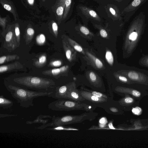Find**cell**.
I'll use <instances>...</instances> for the list:
<instances>
[{
  "mask_svg": "<svg viewBox=\"0 0 148 148\" xmlns=\"http://www.w3.org/2000/svg\"><path fill=\"white\" fill-rule=\"evenodd\" d=\"M47 62V56L46 54L41 55L37 59L34 61L33 65L38 68L44 66Z\"/></svg>",
  "mask_w": 148,
  "mask_h": 148,
  "instance_id": "ffe728a7",
  "label": "cell"
},
{
  "mask_svg": "<svg viewBox=\"0 0 148 148\" xmlns=\"http://www.w3.org/2000/svg\"><path fill=\"white\" fill-rule=\"evenodd\" d=\"M69 66L65 65L58 68H54L44 71L42 72L44 75L49 76L57 78L60 76L64 75L67 72Z\"/></svg>",
  "mask_w": 148,
  "mask_h": 148,
  "instance_id": "30bf717a",
  "label": "cell"
},
{
  "mask_svg": "<svg viewBox=\"0 0 148 148\" xmlns=\"http://www.w3.org/2000/svg\"><path fill=\"white\" fill-rule=\"evenodd\" d=\"M97 114L89 112L83 113L80 115H66L61 117L52 118V121L50 123L38 127V129H42L48 126L57 127L76 123H80L86 120L92 121L95 119Z\"/></svg>",
  "mask_w": 148,
  "mask_h": 148,
  "instance_id": "3957f363",
  "label": "cell"
},
{
  "mask_svg": "<svg viewBox=\"0 0 148 148\" xmlns=\"http://www.w3.org/2000/svg\"><path fill=\"white\" fill-rule=\"evenodd\" d=\"M62 45L66 57L70 62L75 60L76 58L77 53L68 41L64 37L62 40Z\"/></svg>",
  "mask_w": 148,
  "mask_h": 148,
  "instance_id": "8fae6325",
  "label": "cell"
},
{
  "mask_svg": "<svg viewBox=\"0 0 148 148\" xmlns=\"http://www.w3.org/2000/svg\"><path fill=\"white\" fill-rule=\"evenodd\" d=\"M87 104L81 103L71 100L58 99L49 104V109L56 111H71L79 110H85Z\"/></svg>",
  "mask_w": 148,
  "mask_h": 148,
  "instance_id": "277c9868",
  "label": "cell"
},
{
  "mask_svg": "<svg viewBox=\"0 0 148 148\" xmlns=\"http://www.w3.org/2000/svg\"><path fill=\"white\" fill-rule=\"evenodd\" d=\"M13 81L17 85L16 86L34 91L44 92L51 91L49 90H52L55 85L52 79L32 76L16 78L13 79Z\"/></svg>",
  "mask_w": 148,
  "mask_h": 148,
  "instance_id": "7a4b0ae2",
  "label": "cell"
},
{
  "mask_svg": "<svg viewBox=\"0 0 148 148\" xmlns=\"http://www.w3.org/2000/svg\"><path fill=\"white\" fill-rule=\"evenodd\" d=\"M28 3L30 5H33L34 2V0H27Z\"/></svg>",
  "mask_w": 148,
  "mask_h": 148,
  "instance_id": "60d3db41",
  "label": "cell"
},
{
  "mask_svg": "<svg viewBox=\"0 0 148 148\" xmlns=\"http://www.w3.org/2000/svg\"><path fill=\"white\" fill-rule=\"evenodd\" d=\"M81 96L85 100L94 103H102L107 102V99L99 98L91 94L89 92L86 90H79Z\"/></svg>",
  "mask_w": 148,
  "mask_h": 148,
  "instance_id": "7c38bea8",
  "label": "cell"
},
{
  "mask_svg": "<svg viewBox=\"0 0 148 148\" xmlns=\"http://www.w3.org/2000/svg\"><path fill=\"white\" fill-rule=\"evenodd\" d=\"M105 57L108 64L110 66H112L114 63V59L112 52L109 50H107L106 53Z\"/></svg>",
  "mask_w": 148,
  "mask_h": 148,
  "instance_id": "484cf974",
  "label": "cell"
},
{
  "mask_svg": "<svg viewBox=\"0 0 148 148\" xmlns=\"http://www.w3.org/2000/svg\"><path fill=\"white\" fill-rule=\"evenodd\" d=\"M80 31L85 35H89L90 33L89 30L84 26H81L79 28Z\"/></svg>",
  "mask_w": 148,
  "mask_h": 148,
  "instance_id": "e575fe53",
  "label": "cell"
},
{
  "mask_svg": "<svg viewBox=\"0 0 148 148\" xmlns=\"http://www.w3.org/2000/svg\"><path fill=\"white\" fill-rule=\"evenodd\" d=\"M128 77L130 79L133 80L143 83L144 85H146L143 79L140 78L138 74L134 71H130L128 73Z\"/></svg>",
  "mask_w": 148,
  "mask_h": 148,
  "instance_id": "603a6c76",
  "label": "cell"
},
{
  "mask_svg": "<svg viewBox=\"0 0 148 148\" xmlns=\"http://www.w3.org/2000/svg\"><path fill=\"white\" fill-rule=\"evenodd\" d=\"M132 0H115V1L118 3H122V5H123V10L129 5Z\"/></svg>",
  "mask_w": 148,
  "mask_h": 148,
  "instance_id": "1f68e13d",
  "label": "cell"
},
{
  "mask_svg": "<svg viewBox=\"0 0 148 148\" xmlns=\"http://www.w3.org/2000/svg\"><path fill=\"white\" fill-rule=\"evenodd\" d=\"M3 46L9 50H13L18 47L15 32L10 31L6 34Z\"/></svg>",
  "mask_w": 148,
  "mask_h": 148,
  "instance_id": "9c48e42d",
  "label": "cell"
},
{
  "mask_svg": "<svg viewBox=\"0 0 148 148\" xmlns=\"http://www.w3.org/2000/svg\"><path fill=\"white\" fill-rule=\"evenodd\" d=\"M66 0H58L56 9V13L59 21L62 18Z\"/></svg>",
  "mask_w": 148,
  "mask_h": 148,
  "instance_id": "e0dca14e",
  "label": "cell"
},
{
  "mask_svg": "<svg viewBox=\"0 0 148 148\" xmlns=\"http://www.w3.org/2000/svg\"><path fill=\"white\" fill-rule=\"evenodd\" d=\"M85 52L86 58L93 67L98 69L103 68V64L100 60L89 52L87 51Z\"/></svg>",
  "mask_w": 148,
  "mask_h": 148,
  "instance_id": "4fadbf2b",
  "label": "cell"
},
{
  "mask_svg": "<svg viewBox=\"0 0 148 148\" xmlns=\"http://www.w3.org/2000/svg\"><path fill=\"white\" fill-rule=\"evenodd\" d=\"M6 88L13 98L19 104L21 107L27 108L33 107L34 99L42 97H48L50 92H41L26 89L12 84L5 85Z\"/></svg>",
  "mask_w": 148,
  "mask_h": 148,
  "instance_id": "6da1fadb",
  "label": "cell"
},
{
  "mask_svg": "<svg viewBox=\"0 0 148 148\" xmlns=\"http://www.w3.org/2000/svg\"><path fill=\"white\" fill-rule=\"evenodd\" d=\"M52 29L55 37L57 38L58 33V27L57 24L56 22H53L52 23Z\"/></svg>",
  "mask_w": 148,
  "mask_h": 148,
  "instance_id": "836d02e7",
  "label": "cell"
},
{
  "mask_svg": "<svg viewBox=\"0 0 148 148\" xmlns=\"http://www.w3.org/2000/svg\"><path fill=\"white\" fill-rule=\"evenodd\" d=\"M51 116L49 115H39L37 117V118L33 121H27L26 123L28 124H31L33 123H45L47 122L48 119L43 120V118H51Z\"/></svg>",
  "mask_w": 148,
  "mask_h": 148,
  "instance_id": "cb8c5ba5",
  "label": "cell"
},
{
  "mask_svg": "<svg viewBox=\"0 0 148 148\" xmlns=\"http://www.w3.org/2000/svg\"><path fill=\"white\" fill-rule=\"evenodd\" d=\"M87 77L89 81L95 86H100L101 82L98 76L94 72L90 71L87 73Z\"/></svg>",
  "mask_w": 148,
  "mask_h": 148,
  "instance_id": "2e32d148",
  "label": "cell"
},
{
  "mask_svg": "<svg viewBox=\"0 0 148 148\" xmlns=\"http://www.w3.org/2000/svg\"><path fill=\"white\" fill-rule=\"evenodd\" d=\"M142 123L145 126H148V119L142 120Z\"/></svg>",
  "mask_w": 148,
  "mask_h": 148,
  "instance_id": "ab89813d",
  "label": "cell"
},
{
  "mask_svg": "<svg viewBox=\"0 0 148 148\" xmlns=\"http://www.w3.org/2000/svg\"><path fill=\"white\" fill-rule=\"evenodd\" d=\"M34 32V29L31 27L28 28L27 29L25 37V41L26 45H28L32 41Z\"/></svg>",
  "mask_w": 148,
  "mask_h": 148,
  "instance_id": "d4e9b609",
  "label": "cell"
},
{
  "mask_svg": "<svg viewBox=\"0 0 148 148\" xmlns=\"http://www.w3.org/2000/svg\"><path fill=\"white\" fill-rule=\"evenodd\" d=\"M19 57L16 54L9 55L3 56L0 58V64L19 59Z\"/></svg>",
  "mask_w": 148,
  "mask_h": 148,
  "instance_id": "7402d4cb",
  "label": "cell"
},
{
  "mask_svg": "<svg viewBox=\"0 0 148 148\" xmlns=\"http://www.w3.org/2000/svg\"><path fill=\"white\" fill-rule=\"evenodd\" d=\"M14 32L17 45L18 47L20 45V29L18 26H16L15 27Z\"/></svg>",
  "mask_w": 148,
  "mask_h": 148,
  "instance_id": "f546056e",
  "label": "cell"
},
{
  "mask_svg": "<svg viewBox=\"0 0 148 148\" xmlns=\"http://www.w3.org/2000/svg\"><path fill=\"white\" fill-rule=\"evenodd\" d=\"M115 75L116 76V77L121 82L124 83H127L130 85L132 84V83L129 82L128 79L126 77L117 75Z\"/></svg>",
  "mask_w": 148,
  "mask_h": 148,
  "instance_id": "d6a6232c",
  "label": "cell"
},
{
  "mask_svg": "<svg viewBox=\"0 0 148 148\" xmlns=\"http://www.w3.org/2000/svg\"><path fill=\"white\" fill-rule=\"evenodd\" d=\"M79 8L83 14L87 17L98 21H101L99 16L93 10L84 6H80Z\"/></svg>",
  "mask_w": 148,
  "mask_h": 148,
  "instance_id": "9a60e30c",
  "label": "cell"
},
{
  "mask_svg": "<svg viewBox=\"0 0 148 148\" xmlns=\"http://www.w3.org/2000/svg\"><path fill=\"white\" fill-rule=\"evenodd\" d=\"M100 34L101 36L103 38H106L108 36V33L106 30L103 29L100 30Z\"/></svg>",
  "mask_w": 148,
  "mask_h": 148,
  "instance_id": "8d00e7d4",
  "label": "cell"
},
{
  "mask_svg": "<svg viewBox=\"0 0 148 148\" xmlns=\"http://www.w3.org/2000/svg\"><path fill=\"white\" fill-rule=\"evenodd\" d=\"M72 0H66L64 11L63 16V19L66 18L70 10Z\"/></svg>",
  "mask_w": 148,
  "mask_h": 148,
  "instance_id": "4316f807",
  "label": "cell"
},
{
  "mask_svg": "<svg viewBox=\"0 0 148 148\" xmlns=\"http://www.w3.org/2000/svg\"><path fill=\"white\" fill-rule=\"evenodd\" d=\"M140 101L129 95H125L117 101L119 106L123 110L130 111L139 106Z\"/></svg>",
  "mask_w": 148,
  "mask_h": 148,
  "instance_id": "8992f818",
  "label": "cell"
},
{
  "mask_svg": "<svg viewBox=\"0 0 148 148\" xmlns=\"http://www.w3.org/2000/svg\"><path fill=\"white\" fill-rule=\"evenodd\" d=\"M3 7L5 9L7 10L10 12L12 11L11 10L12 9L10 5L7 4H5L3 5Z\"/></svg>",
  "mask_w": 148,
  "mask_h": 148,
  "instance_id": "74e56055",
  "label": "cell"
},
{
  "mask_svg": "<svg viewBox=\"0 0 148 148\" xmlns=\"http://www.w3.org/2000/svg\"><path fill=\"white\" fill-rule=\"evenodd\" d=\"M77 102H80L85 99L80 94L77 90L74 83H70L69 87L63 99Z\"/></svg>",
  "mask_w": 148,
  "mask_h": 148,
  "instance_id": "ba28073f",
  "label": "cell"
},
{
  "mask_svg": "<svg viewBox=\"0 0 148 148\" xmlns=\"http://www.w3.org/2000/svg\"><path fill=\"white\" fill-rule=\"evenodd\" d=\"M114 91L123 96L125 95H130L140 101L145 97L148 96V92L147 90L142 87H132L117 86L114 88Z\"/></svg>",
  "mask_w": 148,
  "mask_h": 148,
  "instance_id": "5b68a950",
  "label": "cell"
},
{
  "mask_svg": "<svg viewBox=\"0 0 148 148\" xmlns=\"http://www.w3.org/2000/svg\"><path fill=\"white\" fill-rule=\"evenodd\" d=\"M138 36L137 32L135 31H133L130 34L129 36V39L130 40L134 41L136 40Z\"/></svg>",
  "mask_w": 148,
  "mask_h": 148,
  "instance_id": "d590c367",
  "label": "cell"
},
{
  "mask_svg": "<svg viewBox=\"0 0 148 148\" xmlns=\"http://www.w3.org/2000/svg\"><path fill=\"white\" fill-rule=\"evenodd\" d=\"M44 2L45 0H42Z\"/></svg>",
  "mask_w": 148,
  "mask_h": 148,
  "instance_id": "b9f144b4",
  "label": "cell"
},
{
  "mask_svg": "<svg viewBox=\"0 0 148 148\" xmlns=\"http://www.w3.org/2000/svg\"><path fill=\"white\" fill-rule=\"evenodd\" d=\"M63 36L75 51L84 55H85V52L84 51L83 48L77 43L67 36L64 35Z\"/></svg>",
  "mask_w": 148,
  "mask_h": 148,
  "instance_id": "ac0fdd59",
  "label": "cell"
},
{
  "mask_svg": "<svg viewBox=\"0 0 148 148\" xmlns=\"http://www.w3.org/2000/svg\"><path fill=\"white\" fill-rule=\"evenodd\" d=\"M36 42L39 45H42L44 44L46 41L45 36L43 34H40L38 35L36 37Z\"/></svg>",
  "mask_w": 148,
  "mask_h": 148,
  "instance_id": "83f0119b",
  "label": "cell"
},
{
  "mask_svg": "<svg viewBox=\"0 0 148 148\" xmlns=\"http://www.w3.org/2000/svg\"><path fill=\"white\" fill-rule=\"evenodd\" d=\"M109 10L111 14L116 19L119 21L122 19L121 12L117 6L114 5L112 6L109 7Z\"/></svg>",
  "mask_w": 148,
  "mask_h": 148,
  "instance_id": "44dd1931",
  "label": "cell"
},
{
  "mask_svg": "<svg viewBox=\"0 0 148 148\" xmlns=\"http://www.w3.org/2000/svg\"><path fill=\"white\" fill-rule=\"evenodd\" d=\"M85 90H86L89 92L91 94L99 98H104L108 99V97L106 95L101 92L96 91L89 90L87 89H85Z\"/></svg>",
  "mask_w": 148,
  "mask_h": 148,
  "instance_id": "4dcf8cb0",
  "label": "cell"
},
{
  "mask_svg": "<svg viewBox=\"0 0 148 148\" xmlns=\"http://www.w3.org/2000/svg\"><path fill=\"white\" fill-rule=\"evenodd\" d=\"M23 66L22 64L17 61L9 64L1 65L0 66V73L10 72L16 69H23Z\"/></svg>",
  "mask_w": 148,
  "mask_h": 148,
  "instance_id": "5bb4252c",
  "label": "cell"
},
{
  "mask_svg": "<svg viewBox=\"0 0 148 148\" xmlns=\"http://www.w3.org/2000/svg\"><path fill=\"white\" fill-rule=\"evenodd\" d=\"M147 0H132L121 12L125 21H129L139 8Z\"/></svg>",
  "mask_w": 148,
  "mask_h": 148,
  "instance_id": "52a82bcc",
  "label": "cell"
},
{
  "mask_svg": "<svg viewBox=\"0 0 148 148\" xmlns=\"http://www.w3.org/2000/svg\"><path fill=\"white\" fill-rule=\"evenodd\" d=\"M62 64V62L61 60H56L51 61L48 66L52 67H58L61 66Z\"/></svg>",
  "mask_w": 148,
  "mask_h": 148,
  "instance_id": "f1b7e54d",
  "label": "cell"
},
{
  "mask_svg": "<svg viewBox=\"0 0 148 148\" xmlns=\"http://www.w3.org/2000/svg\"><path fill=\"white\" fill-rule=\"evenodd\" d=\"M13 101L4 97L2 95L0 97V107L3 109H8L13 106Z\"/></svg>",
  "mask_w": 148,
  "mask_h": 148,
  "instance_id": "d6986e66",
  "label": "cell"
},
{
  "mask_svg": "<svg viewBox=\"0 0 148 148\" xmlns=\"http://www.w3.org/2000/svg\"><path fill=\"white\" fill-rule=\"evenodd\" d=\"M0 25L3 27V29H5V20L3 19L1 20L0 19Z\"/></svg>",
  "mask_w": 148,
  "mask_h": 148,
  "instance_id": "f35d334b",
  "label": "cell"
}]
</instances>
